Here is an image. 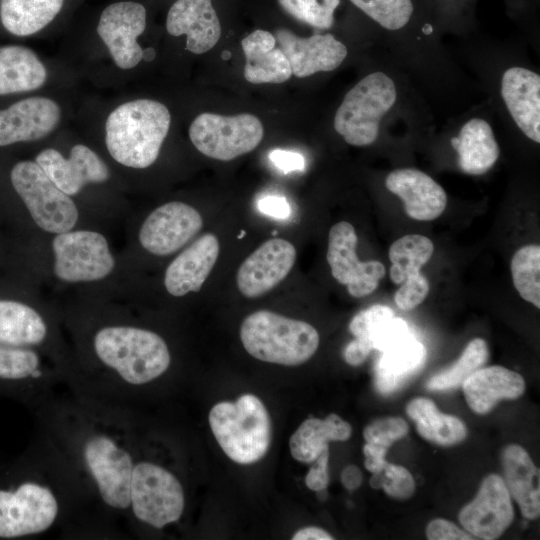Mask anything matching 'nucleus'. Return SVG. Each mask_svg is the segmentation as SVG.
<instances>
[{
	"label": "nucleus",
	"instance_id": "f257e3e1",
	"mask_svg": "<svg viewBox=\"0 0 540 540\" xmlns=\"http://www.w3.org/2000/svg\"><path fill=\"white\" fill-rule=\"evenodd\" d=\"M37 408L45 438L85 499L107 518L126 520L136 447L130 412L74 391L68 399L51 396Z\"/></svg>",
	"mask_w": 540,
	"mask_h": 540
},
{
	"label": "nucleus",
	"instance_id": "f03ea898",
	"mask_svg": "<svg viewBox=\"0 0 540 540\" xmlns=\"http://www.w3.org/2000/svg\"><path fill=\"white\" fill-rule=\"evenodd\" d=\"M44 440L0 475V539L45 534L86 500L70 469Z\"/></svg>",
	"mask_w": 540,
	"mask_h": 540
},
{
	"label": "nucleus",
	"instance_id": "7ed1b4c3",
	"mask_svg": "<svg viewBox=\"0 0 540 540\" xmlns=\"http://www.w3.org/2000/svg\"><path fill=\"white\" fill-rule=\"evenodd\" d=\"M100 371L72 391L127 411L128 397L154 383L171 366V353L158 333L131 325H107L92 337Z\"/></svg>",
	"mask_w": 540,
	"mask_h": 540
},
{
	"label": "nucleus",
	"instance_id": "20e7f679",
	"mask_svg": "<svg viewBox=\"0 0 540 540\" xmlns=\"http://www.w3.org/2000/svg\"><path fill=\"white\" fill-rule=\"evenodd\" d=\"M170 123V112L161 102L137 99L123 103L106 120L107 149L124 166L147 168L156 161Z\"/></svg>",
	"mask_w": 540,
	"mask_h": 540
},
{
	"label": "nucleus",
	"instance_id": "39448f33",
	"mask_svg": "<svg viewBox=\"0 0 540 540\" xmlns=\"http://www.w3.org/2000/svg\"><path fill=\"white\" fill-rule=\"evenodd\" d=\"M240 339L252 357L284 366L308 361L320 341L317 330L309 323L267 310L253 312L243 320Z\"/></svg>",
	"mask_w": 540,
	"mask_h": 540
},
{
	"label": "nucleus",
	"instance_id": "423d86ee",
	"mask_svg": "<svg viewBox=\"0 0 540 540\" xmlns=\"http://www.w3.org/2000/svg\"><path fill=\"white\" fill-rule=\"evenodd\" d=\"M208 421L219 446L235 463L253 464L267 453L271 443V420L257 396L243 394L235 402L215 404Z\"/></svg>",
	"mask_w": 540,
	"mask_h": 540
},
{
	"label": "nucleus",
	"instance_id": "0eeeda50",
	"mask_svg": "<svg viewBox=\"0 0 540 540\" xmlns=\"http://www.w3.org/2000/svg\"><path fill=\"white\" fill-rule=\"evenodd\" d=\"M185 503L184 488L177 475L162 464L139 457L135 447L127 517L160 530L181 519Z\"/></svg>",
	"mask_w": 540,
	"mask_h": 540
},
{
	"label": "nucleus",
	"instance_id": "6e6552de",
	"mask_svg": "<svg viewBox=\"0 0 540 540\" xmlns=\"http://www.w3.org/2000/svg\"><path fill=\"white\" fill-rule=\"evenodd\" d=\"M397 99L394 81L383 72L361 79L345 95L334 116V128L346 143L367 146L376 141L380 121Z\"/></svg>",
	"mask_w": 540,
	"mask_h": 540
},
{
	"label": "nucleus",
	"instance_id": "1a4fd4ad",
	"mask_svg": "<svg viewBox=\"0 0 540 540\" xmlns=\"http://www.w3.org/2000/svg\"><path fill=\"white\" fill-rule=\"evenodd\" d=\"M10 178L15 191L41 229L59 234L75 226L78 220L75 203L36 162H18L12 168Z\"/></svg>",
	"mask_w": 540,
	"mask_h": 540
},
{
	"label": "nucleus",
	"instance_id": "9d476101",
	"mask_svg": "<svg viewBox=\"0 0 540 540\" xmlns=\"http://www.w3.org/2000/svg\"><path fill=\"white\" fill-rule=\"evenodd\" d=\"M261 120L249 113L224 116L201 113L189 127V138L203 155L230 161L254 150L262 141Z\"/></svg>",
	"mask_w": 540,
	"mask_h": 540
},
{
	"label": "nucleus",
	"instance_id": "9b49d317",
	"mask_svg": "<svg viewBox=\"0 0 540 540\" xmlns=\"http://www.w3.org/2000/svg\"><path fill=\"white\" fill-rule=\"evenodd\" d=\"M52 249L55 255L54 273L66 282L103 279L115 265L106 238L95 231L59 233L53 239Z\"/></svg>",
	"mask_w": 540,
	"mask_h": 540
},
{
	"label": "nucleus",
	"instance_id": "f8f14e48",
	"mask_svg": "<svg viewBox=\"0 0 540 540\" xmlns=\"http://www.w3.org/2000/svg\"><path fill=\"white\" fill-rule=\"evenodd\" d=\"M58 383L35 347L0 344V394L38 407Z\"/></svg>",
	"mask_w": 540,
	"mask_h": 540
},
{
	"label": "nucleus",
	"instance_id": "ddd939ff",
	"mask_svg": "<svg viewBox=\"0 0 540 540\" xmlns=\"http://www.w3.org/2000/svg\"><path fill=\"white\" fill-rule=\"evenodd\" d=\"M357 242L352 224L347 221L334 224L328 235L326 258L334 279L345 285L352 297L362 298L378 287L385 275V267L377 260H359Z\"/></svg>",
	"mask_w": 540,
	"mask_h": 540
},
{
	"label": "nucleus",
	"instance_id": "4468645a",
	"mask_svg": "<svg viewBox=\"0 0 540 540\" xmlns=\"http://www.w3.org/2000/svg\"><path fill=\"white\" fill-rule=\"evenodd\" d=\"M146 28V9L137 2L123 1L107 6L100 15L97 32L114 63L121 69L135 67L144 50L137 38Z\"/></svg>",
	"mask_w": 540,
	"mask_h": 540
},
{
	"label": "nucleus",
	"instance_id": "2eb2a0df",
	"mask_svg": "<svg viewBox=\"0 0 540 540\" xmlns=\"http://www.w3.org/2000/svg\"><path fill=\"white\" fill-rule=\"evenodd\" d=\"M202 226V216L195 208L173 201L149 214L140 228L139 241L154 255H170L187 244Z\"/></svg>",
	"mask_w": 540,
	"mask_h": 540
},
{
	"label": "nucleus",
	"instance_id": "dca6fc26",
	"mask_svg": "<svg viewBox=\"0 0 540 540\" xmlns=\"http://www.w3.org/2000/svg\"><path fill=\"white\" fill-rule=\"evenodd\" d=\"M511 496L503 478L486 476L475 498L459 512L458 519L471 535L484 540L499 538L513 521Z\"/></svg>",
	"mask_w": 540,
	"mask_h": 540
},
{
	"label": "nucleus",
	"instance_id": "f3484780",
	"mask_svg": "<svg viewBox=\"0 0 540 540\" xmlns=\"http://www.w3.org/2000/svg\"><path fill=\"white\" fill-rule=\"evenodd\" d=\"M295 260L296 249L291 242L282 238L265 241L238 268V290L247 298L264 295L286 278Z\"/></svg>",
	"mask_w": 540,
	"mask_h": 540
},
{
	"label": "nucleus",
	"instance_id": "a211bd4d",
	"mask_svg": "<svg viewBox=\"0 0 540 540\" xmlns=\"http://www.w3.org/2000/svg\"><path fill=\"white\" fill-rule=\"evenodd\" d=\"M275 38L289 61L292 75L298 78L335 70L348 53L347 47L332 34L304 38L281 28L276 30Z\"/></svg>",
	"mask_w": 540,
	"mask_h": 540
},
{
	"label": "nucleus",
	"instance_id": "6ab92c4d",
	"mask_svg": "<svg viewBox=\"0 0 540 540\" xmlns=\"http://www.w3.org/2000/svg\"><path fill=\"white\" fill-rule=\"evenodd\" d=\"M35 162L69 196L79 193L88 183H101L110 176L105 162L83 144L73 146L69 158L52 148L42 150Z\"/></svg>",
	"mask_w": 540,
	"mask_h": 540
},
{
	"label": "nucleus",
	"instance_id": "aec40b11",
	"mask_svg": "<svg viewBox=\"0 0 540 540\" xmlns=\"http://www.w3.org/2000/svg\"><path fill=\"white\" fill-rule=\"evenodd\" d=\"M61 109L47 97H30L0 110V146L36 141L59 124Z\"/></svg>",
	"mask_w": 540,
	"mask_h": 540
},
{
	"label": "nucleus",
	"instance_id": "412c9836",
	"mask_svg": "<svg viewBox=\"0 0 540 540\" xmlns=\"http://www.w3.org/2000/svg\"><path fill=\"white\" fill-rule=\"evenodd\" d=\"M385 185L403 201L406 214L414 220H434L446 208L445 190L432 177L418 169H396L387 175Z\"/></svg>",
	"mask_w": 540,
	"mask_h": 540
},
{
	"label": "nucleus",
	"instance_id": "4be33fe9",
	"mask_svg": "<svg viewBox=\"0 0 540 540\" xmlns=\"http://www.w3.org/2000/svg\"><path fill=\"white\" fill-rule=\"evenodd\" d=\"M166 29L173 36L186 35V48L194 54L209 51L221 36L212 0H177L168 11Z\"/></svg>",
	"mask_w": 540,
	"mask_h": 540
},
{
	"label": "nucleus",
	"instance_id": "5701e85b",
	"mask_svg": "<svg viewBox=\"0 0 540 540\" xmlns=\"http://www.w3.org/2000/svg\"><path fill=\"white\" fill-rule=\"evenodd\" d=\"M219 251V240L212 233L195 240L167 267L164 285L168 293L181 297L189 292H198L211 273Z\"/></svg>",
	"mask_w": 540,
	"mask_h": 540
},
{
	"label": "nucleus",
	"instance_id": "b1692460",
	"mask_svg": "<svg viewBox=\"0 0 540 540\" xmlns=\"http://www.w3.org/2000/svg\"><path fill=\"white\" fill-rule=\"evenodd\" d=\"M501 96L516 125L540 142V76L524 68H508L501 79Z\"/></svg>",
	"mask_w": 540,
	"mask_h": 540
},
{
	"label": "nucleus",
	"instance_id": "393cba45",
	"mask_svg": "<svg viewBox=\"0 0 540 540\" xmlns=\"http://www.w3.org/2000/svg\"><path fill=\"white\" fill-rule=\"evenodd\" d=\"M463 391L470 409L486 414L502 399H516L525 391L523 377L503 366L479 368L463 383Z\"/></svg>",
	"mask_w": 540,
	"mask_h": 540
},
{
	"label": "nucleus",
	"instance_id": "a878e982",
	"mask_svg": "<svg viewBox=\"0 0 540 540\" xmlns=\"http://www.w3.org/2000/svg\"><path fill=\"white\" fill-rule=\"evenodd\" d=\"M503 481L526 519L540 515L539 469L520 445H507L502 452Z\"/></svg>",
	"mask_w": 540,
	"mask_h": 540
},
{
	"label": "nucleus",
	"instance_id": "bb28decb",
	"mask_svg": "<svg viewBox=\"0 0 540 540\" xmlns=\"http://www.w3.org/2000/svg\"><path fill=\"white\" fill-rule=\"evenodd\" d=\"M276 38L268 31L257 29L241 41L246 63L244 78L253 84H280L292 76L291 66Z\"/></svg>",
	"mask_w": 540,
	"mask_h": 540
},
{
	"label": "nucleus",
	"instance_id": "cd10ccee",
	"mask_svg": "<svg viewBox=\"0 0 540 540\" xmlns=\"http://www.w3.org/2000/svg\"><path fill=\"white\" fill-rule=\"evenodd\" d=\"M451 145L458 154L460 169L469 175H482L490 170L499 157V146L490 124L472 118L460 129Z\"/></svg>",
	"mask_w": 540,
	"mask_h": 540
},
{
	"label": "nucleus",
	"instance_id": "c85d7f7f",
	"mask_svg": "<svg viewBox=\"0 0 540 540\" xmlns=\"http://www.w3.org/2000/svg\"><path fill=\"white\" fill-rule=\"evenodd\" d=\"M375 366V387L382 395L399 389L424 365L426 349L413 335L381 352Z\"/></svg>",
	"mask_w": 540,
	"mask_h": 540
},
{
	"label": "nucleus",
	"instance_id": "c756f323",
	"mask_svg": "<svg viewBox=\"0 0 540 540\" xmlns=\"http://www.w3.org/2000/svg\"><path fill=\"white\" fill-rule=\"evenodd\" d=\"M433 252V242L423 235L409 234L394 241L389 248L392 282L403 287L429 290V281L421 273V268L430 260Z\"/></svg>",
	"mask_w": 540,
	"mask_h": 540
},
{
	"label": "nucleus",
	"instance_id": "7c9ffc66",
	"mask_svg": "<svg viewBox=\"0 0 540 540\" xmlns=\"http://www.w3.org/2000/svg\"><path fill=\"white\" fill-rule=\"evenodd\" d=\"M352 427L337 414L325 419L308 418L291 435L289 448L292 457L302 463H312L331 441H346Z\"/></svg>",
	"mask_w": 540,
	"mask_h": 540
},
{
	"label": "nucleus",
	"instance_id": "2f4dec72",
	"mask_svg": "<svg viewBox=\"0 0 540 540\" xmlns=\"http://www.w3.org/2000/svg\"><path fill=\"white\" fill-rule=\"evenodd\" d=\"M46 78L44 64L31 49L19 45L0 47V95L36 90Z\"/></svg>",
	"mask_w": 540,
	"mask_h": 540
},
{
	"label": "nucleus",
	"instance_id": "473e14b6",
	"mask_svg": "<svg viewBox=\"0 0 540 540\" xmlns=\"http://www.w3.org/2000/svg\"><path fill=\"white\" fill-rule=\"evenodd\" d=\"M48 332L37 310L21 302L0 300V344L36 348L45 343Z\"/></svg>",
	"mask_w": 540,
	"mask_h": 540
},
{
	"label": "nucleus",
	"instance_id": "72a5a7b5",
	"mask_svg": "<svg viewBox=\"0 0 540 540\" xmlns=\"http://www.w3.org/2000/svg\"><path fill=\"white\" fill-rule=\"evenodd\" d=\"M406 412L415 422L419 435L435 444L455 445L467 435L466 426L458 417L439 412L429 398L417 397L411 400Z\"/></svg>",
	"mask_w": 540,
	"mask_h": 540
},
{
	"label": "nucleus",
	"instance_id": "f704fd0d",
	"mask_svg": "<svg viewBox=\"0 0 540 540\" xmlns=\"http://www.w3.org/2000/svg\"><path fill=\"white\" fill-rule=\"evenodd\" d=\"M64 0H0V20L16 36H29L47 26Z\"/></svg>",
	"mask_w": 540,
	"mask_h": 540
},
{
	"label": "nucleus",
	"instance_id": "c9c22d12",
	"mask_svg": "<svg viewBox=\"0 0 540 540\" xmlns=\"http://www.w3.org/2000/svg\"><path fill=\"white\" fill-rule=\"evenodd\" d=\"M488 356L485 340L481 338L471 340L453 365L428 379L426 388L431 391H445L462 385L472 373L486 363Z\"/></svg>",
	"mask_w": 540,
	"mask_h": 540
},
{
	"label": "nucleus",
	"instance_id": "e433bc0d",
	"mask_svg": "<svg viewBox=\"0 0 540 540\" xmlns=\"http://www.w3.org/2000/svg\"><path fill=\"white\" fill-rule=\"evenodd\" d=\"M512 281L519 295L540 308V247L525 245L513 255L510 263Z\"/></svg>",
	"mask_w": 540,
	"mask_h": 540
},
{
	"label": "nucleus",
	"instance_id": "4c0bfd02",
	"mask_svg": "<svg viewBox=\"0 0 540 540\" xmlns=\"http://www.w3.org/2000/svg\"><path fill=\"white\" fill-rule=\"evenodd\" d=\"M369 18L387 30L405 27L413 13L412 0H349Z\"/></svg>",
	"mask_w": 540,
	"mask_h": 540
},
{
	"label": "nucleus",
	"instance_id": "58836bf2",
	"mask_svg": "<svg viewBox=\"0 0 540 540\" xmlns=\"http://www.w3.org/2000/svg\"><path fill=\"white\" fill-rule=\"evenodd\" d=\"M280 6L295 19L314 28L329 29L340 0H278Z\"/></svg>",
	"mask_w": 540,
	"mask_h": 540
},
{
	"label": "nucleus",
	"instance_id": "ea45409f",
	"mask_svg": "<svg viewBox=\"0 0 540 540\" xmlns=\"http://www.w3.org/2000/svg\"><path fill=\"white\" fill-rule=\"evenodd\" d=\"M370 485L400 500L411 497L416 488L413 476L405 467L388 462L380 472L372 473Z\"/></svg>",
	"mask_w": 540,
	"mask_h": 540
},
{
	"label": "nucleus",
	"instance_id": "a19ab883",
	"mask_svg": "<svg viewBox=\"0 0 540 540\" xmlns=\"http://www.w3.org/2000/svg\"><path fill=\"white\" fill-rule=\"evenodd\" d=\"M409 426L400 417H383L369 423L363 430L367 443H373L386 449L407 435Z\"/></svg>",
	"mask_w": 540,
	"mask_h": 540
},
{
	"label": "nucleus",
	"instance_id": "79ce46f5",
	"mask_svg": "<svg viewBox=\"0 0 540 540\" xmlns=\"http://www.w3.org/2000/svg\"><path fill=\"white\" fill-rule=\"evenodd\" d=\"M394 316L395 313L390 307L375 304L360 311L352 318L349 323V331L355 338L365 340L372 345V338L376 331Z\"/></svg>",
	"mask_w": 540,
	"mask_h": 540
},
{
	"label": "nucleus",
	"instance_id": "37998d69",
	"mask_svg": "<svg viewBox=\"0 0 540 540\" xmlns=\"http://www.w3.org/2000/svg\"><path fill=\"white\" fill-rule=\"evenodd\" d=\"M411 335L406 321L394 316L385 322L374 334L372 338L373 350L382 352Z\"/></svg>",
	"mask_w": 540,
	"mask_h": 540
},
{
	"label": "nucleus",
	"instance_id": "c03bdc74",
	"mask_svg": "<svg viewBox=\"0 0 540 540\" xmlns=\"http://www.w3.org/2000/svg\"><path fill=\"white\" fill-rule=\"evenodd\" d=\"M426 536L430 540H469L471 534L461 530L453 522L436 518L429 522L426 527Z\"/></svg>",
	"mask_w": 540,
	"mask_h": 540
},
{
	"label": "nucleus",
	"instance_id": "a18cd8bd",
	"mask_svg": "<svg viewBox=\"0 0 540 540\" xmlns=\"http://www.w3.org/2000/svg\"><path fill=\"white\" fill-rule=\"evenodd\" d=\"M328 461L329 448H326L312 462L305 476V484L310 490L318 492L327 488L329 484Z\"/></svg>",
	"mask_w": 540,
	"mask_h": 540
},
{
	"label": "nucleus",
	"instance_id": "49530a36",
	"mask_svg": "<svg viewBox=\"0 0 540 540\" xmlns=\"http://www.w3.org/2000/svg\"><path fill=\"white\" fill-rule=\"evenodd\" d=\"M269 159L276 168L284 173L303 171L305 168L303 156L294 151L274 149L270 152Z\"/></svg>",
	"mask_w": 540,
	"mask_h": 540
},
{
	"label": "nucleus",
	"instance_id": "de8ad7c7",
	"mask_svg": "<svg viewBox=\"0 0 540 540\" xmlns=\"http://www.w3.org/2000/svg\"><path fill=\"white\" fill-rule=\"evenodd\" d=\"M260 212L277 219H286L291 214V207L287 199L278 195H267L257 202Z\"/></svg>",
	"mask_w": 540,
	"mask_h": 540
},
{
	"label": "nucleus",
	"instance_id": "09e8293b",
	"mask_svg": "<svg viewBox=\"0 0 540 540\" xmlns=\"http://www.w3.org/2000/svg\"><path fill=\"white\" fill-rule=\"evenodd\" d=\"M372 350L373 347L369 342L355 338L345 346L343 358L347 364L359 366L365 362Z\"/></svg>",
	"mask_w": 540,
	"mask_h": 540
},
{
	"label": "nucleus",
	"instance_id": "8fccbe9b",
	"mask_svg": "<svg viewBox=\"0 0 540 540\" xmlns=\"http://www.w3.org/2000/svg\"><path fill=\"white\" fill-rule=\"evenodd\" d=\"M387 450L382 446L366 442L363 447L365 468L371 473L380 472L387 463L385 459Z\"/></svg>",
	"mask_w": 540,
	"mask_h": 540
},
{
	"label": "nucleus",
	"instance_id": "3c124183",
	"mask_svg": "<svg viewBox=\"0 0 540 540\" xmlns=\"http://www.w3.org/2000/svg\"><path fill=\"white\" fill-rule=\"evenodd\" d=\"M363 481V475L359 467L350 464L341 472V483L349 491L356 490Z\"/></svg>",
	"mask_w": 540,
	"mask_h": 540
},
{
	"label": "nucleus",
	"instance_id": "603ef678",
	"mask_svg": "<svg viewBox=\"0 0 540 540\" xmlns=\"http://www.w3.org/2000/svg\"><path fill=\"white\" fill-rule=\"evenodd\" d=\"M293 540H332L333 536L319 527H305L299 529L292 536Z\"/></svg>",
	"mask_w": 540,
	"mask_h": 540
},
{
	"label": "nucleus",
	"instance_id": "864d4df0",
	"mask_svg": "<svg viewBox=\"0 0 540 540\" xmlns=\"http://www.w3.org/2000/svg\"><path fill=\"white\" fill-rule=\"evenodd\" d=\"M229 57H230V54L227 51H225L223 54V58L227 60Z\"/></svg>",
	"mask_w": 540,
	"mask_h": 540
}]
</instances>
